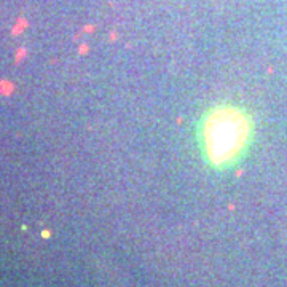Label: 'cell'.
Listing matches in <instances>:
<instances>
[{"label":"cell","mask_w":287,"mask_h":287,"mask_svg":"<svg viewBox=\"0 0 287 287\" xmlns=\"http://www.w3.org/2000/svg\"><path fill=\"white\" fill-rule=\"evenodd\" d=\"M254 136V121L247 110L233 102L209 107L198 123V145L209 168L225 171L246 155Z\"/></svg>","instance_id":"cell-1"},{"label":"cell","mask_w":287,"mask_h":287,"mask_svg":"<svg viewBox=\"0 0 287 287\" xmlns=\"http://www.w3.org/2000/svg\"><path fill=\"white\" fill-rule=\"evenodd\" d=\"M42 236H43V238H48V236H50V231H43Z\"/></svg>","instance_id":"cell-2"}]
</instances>
